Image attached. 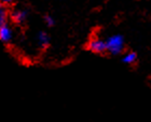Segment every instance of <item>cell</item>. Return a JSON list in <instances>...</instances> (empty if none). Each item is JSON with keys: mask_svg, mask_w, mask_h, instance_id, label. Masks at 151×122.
<instances>
[{"mask_svg": "<svg viewBox=\"0 0 151 122\" xmlns=\"http://www.w3.org/2000/svg\"><path fill=\"white\" fill-rule=\"evenodd\" d=\"M43 20H44V24H45L47 27H53V26L55 25V19H54V17L52 15H49V14L44 15Z\"/></svg>", "mask_w": 151, "mask_h": 122, "instance_id": "8", "label": "cell"}, {"mask_svg": "<svg viewBox=\"0 0 151 122\" xmlns=\"http://www.w3.org/2000/svg\"><path fill=\"white\" fill-rule=\"evenodd\" d=\"M13 38V32L12 28L10 27L8 22L0 25V42H2L3 44H8L11 42Z\"/></svg>", "mask_w": 151, "mask_h": 122, "instance_id": "4", "label": "cell"}, {"mask_svg": "<svg viewBox=\"0 0 151 122\" xmlns=\"http://www.w3.org/2000/svg\"><path fill=\"white\" fill-rule=\"evenodd\" d=\"M107 51L112 56H118L124 49V38L121 35H113L105 41Z\"/></svg>", "mask_w": 151, "mask_h": 122, "instance_id": "1", "label": "cell"}, {"mask_svg": "<svg viewBox=\"0 0 151 122\" xmlns=\"http://www.w3.org/2000/svg\"><path fill=\"white\" fill-rule=\"evenodd\" d=\"M28 15H29V12L26 9H17L12 11L11 13H9L11 20L14 24H17V25L24 24L27 20V18H28Z\"/></svg>", "mask_w": 151, "mask_h": 122, "instance_id": "2", "label": "cell"}, {"mask_svg": "<svg viewBox=\"0 0 151 122\" xmlns=\"http://www.w3.org/2000/svg\"><path fill=\"white\" fill-rule=\"evenodd\" d=\"M9 17V11L6 9V6L0 1V25L8 22Z\"/></svg>", "mask_w": 151, "mask_h": 122, "instance_id": "6", "label": "cell"}, {"mask_svg": "<svg viewBox=\"0 0 151 122\" xmlns=\"http://www.w3.org/2000/svg\"><path fill=\"white\" fill-rule=\"evenodd\" d=\"M136 60H137V54L134 51H129L126 55H124V57L122 58V62L126 64H134Z\"/></svg>", "mask_w": 151, "mask_h": 122, "instance_id": "7", "label": "cell"}, {"mask_svg": "<svg viewBox=\"0 0 151 122\" xmlns=\"http://www.w3.org/2000/svg\"><path fill=\"white\" fill-rule=\"evenodd\" d=\"M50 35H47L45 31H40L38 32L37 35V43L39 48L42 50L47 49V47L50 46Z\"/></svg>", "mask_w": 151, "mask_h": 122, "instance_id": "5", "label": "cell"}, {"mask_svg": "<svg viewBox=\"0 0 151 122\" xmlns=\"http://www.w3.org/2000/svg\"><path fill=\"white\" fill-rule=\"evenodd\" d=\"M0 1H1L3 4H6V6H10V4H12L15 0H0Z\"/></svg>", "mask_w": 151, "mask_h": 122, "instance_id": "9", "label": "cell"}, {"mask_svg": "<svg viewBox=\"0 0 151 122\" xmlns=\"http://www.w3.org/2000/svg\"><path fill=\"white\" fill-rule=\"evenodd\" d=\"M88 49L91 50L94 54H105L107 53V46H106V42L101 39H94L91 40L88 45Z\"/></svg>", "mask_w": 151, "mask_h": 122, "instance_id": "3", "label": "cell"}]
</instances>
